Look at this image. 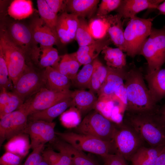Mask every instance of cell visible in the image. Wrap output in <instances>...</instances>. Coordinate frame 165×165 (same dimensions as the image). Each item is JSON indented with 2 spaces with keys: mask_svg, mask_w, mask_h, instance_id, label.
I'll return each instance as SVG.
<instances>
[{
  "mask_svg": "<svg viewBox=\"0 0 165 165\" xmlns=\"http://www.w3.org/2000/svg\"><path fill=\"white\" fill-rule=\"evenodd\" d=\"M144 79L141 68L132 63L128 65L124 80L127 94L126 112L138 113L158 110L160 107L153 100Z\"/></svg>",
  "mask_w": 165,
  "mask_h": 165,
  "instance_id": "6da1fadb",
  "label": "cell"
},
{
  "mask_svg": "<svg viewBox=\"0 0 165 165\" xmlns=\"http://www.w3.org/2000/svg\"><path fill=\"white\" fill-rule=\"evenodd\" d=\"M158 111L138 113L126 112L124 121L151 147L165 145V127Z\"/></svg>",
  "mask_w": 165,
  "mask_h": 165,
  "instance_id": "7a4b0ae2",
  "label": "cell"
},
{
  "mask_svg": "<svg viewBox=\"0 0 165 165\" xmlns=\"http://www.w3.org/2000/svg\"><path fill=\"white\" fill-rule=\"evenodd\" d=\"M1 30L24 53L26 64L32 65L40 51L28 25L22 22L6 20Z\"/></svg>",
  "mask_w": 165,
  "mask_h": 165,
  "instance_id": "3957f363",
  "label": "cell"
},
{
  "mask_svg": "<svg viewBox=\"0 0 165 165\" xmlns=\"http://www.w3.org/2000/svg\"><path fill=\"white\" fill-rule=\"evenodd\" d=\"M55 134L60 139L83 152L98 155L102 157L109 154L117 153L114 142L72 132H55Z\"/></svg>",
  "mask_w": 165,
  "mask_h": 165,
  "instance_id": "277c9868",
  "label": "cell"
},
{
  "mask_svg": "<svg viewBox=\"0 0 165 165\" xmlns=\"http://www.w3.org/2000/svg\"><path fill=\"white\" fill-rule=\"evenodd\" d=\"M139 55H142L147 61V74L152 73L161 68L165 63V26L160 29L152 28Z\"/></svg>",
  "mask_w": 165,
  "mask_h": 165,
  "instance_id": "5b68a950",
  "label": "cell"
},
{
  "mask_svg": "<svg viewBox=\"0 0 165 165\" xmlns=\"http://www.w3.org/2000/svg\"><path fill=\"white\" fill-rule=\"evenodd\" d=\"M153 19L136 16L129 20L124 30L127 55L133 58L139 55L143 43L151 34Z\"/></svg>",
  "mask_w": 165,
  "mask_h": 165,
  "instance_id": "8992f818",
  "label": "cell"
},
{
  "mask_svg": "<svg viewBox=\"0 0 165 165\" xmlns=\"http://www.w3.org/2000/svg\"><path fill=\"white\" fill-rule=\"evenodd\" d=\"M117 124L96 110L87 115L75 129V132L113 142Z\"/></svg>",
  "mask_w": 165,
  "mask_h": 165,
  "instance_id": "52a82bcc",
  "label": "cell"
},
{
  "mask_svg": "<svg viewBox=\"0 0 165 165\" xmlns=\"http://www.w3.org/2000/svg\"><path fill=\"white\" fill-rule=\"evenodd\" d=\"M45 69L27 64L13 86L12 92L24 102L42 89L46 87Z\"/></svg>",
  "mask_w": 165,
  "mask_h": 165,
  "instance_id": "ba28073f",
  "label": "cell"
},
{
  "mask_svg": "<svg viewBox=\"0 0 165 165\" xmlns=\"http://www.w3.org/2000/svg\"><path fill=\"white\" fill-rule=\"evenodd\" d=\"M113 142L117 153L130 161L138 150L143 146L144 141L134 128L124 122L117 124Z\"/></svg>",
  "mask_w": 165,
  "mask_h": 165,
  "instance_id": "9c48e42d",
  "label": "cell"
},
{
  "mask_svg": "<svg viewBox=\"0 0 165 165\" xmlns=\"http://www.w3.org/2000/svg\"><path fill=\"white\" fill-rule=\"evenodd\" d=\"M0 50L4 56L14 86L26 66L24 55L1 30Z\"/></svg>",
  "mask_w": 165,
  "mask_h": 165,
  "instance_id": "30bf717a",
  "label": "cell"
},
{
  "mask_svg": "<svg viewBox=\"0 0 165 165\" xmlns=\"http://www.w3.org/2000/svg\"><path fill=\"white\" fill-rule=\"evenodd\" d=\"M28 114L23 104L19 109L0 119V145L6 140L24 134L28 120Z\"/></svg>",
  "mask_w": 165,
  "mask_h": 165,
  "instance_id": "8fae6325",
  "label": "cell"
},
{
  "mask_svg": "<svg viewBox=\"0 0 165 165\" xmlns=\"http://www.w3.org/2000/svg\"><path fill=\"white\" fill-rule=\"evenodd\" d=\"M72 92L70 90L54 91L44 87L26 100L23 104L29 116L71 97Z\"/></svg>",
  "mask_w": 165,
  "mask_h": 165,
  "instance_id": "7c38bea8",
  "label": "cell"
},
{
  "mask_svg": "<svg viewBox=\"0 0 165 165\" xmlns=\"http://www.w3.org/2000/svg\"><path fill=\"white\" fill-rule=\"evenodd\" d=\"M56 123L41 120L28 122L24 133L31 139L30 148L33 150L42 144L51 143L56 138L54 128Z\"/></svg>",
  "mask_w": 165,
  "mask_h": 165,
  "instance_id": "4fadbf2b",
  "label": "cell"
},
{
  "mask_svg": "<svg viewBox=\"0 0 165 165\" xmlns=\"http://www.w3.org/2000/svg\"><path fill=\"white\" fill-rule=\"evenodd\" d=\"M108 68L106 77L97 94L98 99H110L112 98L116 91L124 83V81L128 65H127L121 69L108 66Z\"/></svg>",
  "mask_w": 165,
  "mask_h": 165,
  "instance_id": "5bb4252c",
  "label": "cell"
},
{
  "mask_svg": "<svg viewBox=\"0 0 165 165\" xmlns=\"http://www.w3.org/2000/svg\"><path fill=\"white\" fill-rule=\"evenodd\" d=\"M35 41L39 46H53L60 40L38 16L33 18L28 25Z\"/></svg>",
  "mask_w": 165,
  "mask_h": 165,
  "instance_id": "9a60e30c",
  "label": "cell"
},
{
  "mask_svg": "<svg viewBox=\"0 0 165 165\" xmlns=\"http://www.w3.org/2000/svg\"><path fill=\"white\" fill-rule=\"evenodd\" d=\"M163 0H121L116 10L123 18L129 20L136 16L138 13L146 9H156Z\"/></svg>",
  "mask_w": 165,
  "mask_h": 165,
  "instance_id": "2e32d148",
  "label": "cell"
},
{
  "mask_svg": "<svg viewBox=\"0 0 165 165\" xmlns=\"http://www.w3.org/2000/svg\"><path fill=\"white\" fill-rule=\"evenodd\" d=\"M112 43L108 36H106L102 38L95 40L91 44L79 47L76 52L72 53L81 65H85L92 63L97 58L104 48L109 46Z\"/></svg>",
  "mask_w": 165,
  "mask_h": 165,
  "instance_id": "e0dca14e",
  "label": "cell"
},
{
  "mask_svg": "<svg viewBox=\"0 0 165 165\" xmlns=\"http://www.w3.org/2000/svg\"><path fill=\"white\" fill-rule=\"evenodd\" d=\"M107 26V34L111 42L117 48L126 52L124 30L121 16L117 13L101 17Z\"/></svg>",
  "mask_w": 165,
  "mask_h": 165,
  "instance_id": "ac0fdd59",
  "label": "cell"
},
{
  "mask_svg": "<svg viewBox=\"0 0 165 165\" xmlns=\"http://www.w3.org/2000/svg\"><path fill=\"white\" fill-rule=\"evenodd\" d=\"M148 88L154 101L158 103L165 97V68L145 75Z\"/></svg>",
  "mask_w": 165,
  "mask_h": 165,
  "instance_id": "d6986e66",
  "label": "cell"
},
{
  "mask_svg": "<svg viewBox=\"0 0 165 165\" xmlns=\"http://www.w3.org/2000/svg\"><path fill=\"white\" fill-rule=\"evenodd\" d=\"M73 106L72 97L68 98L46 109L35 112L28 117L29 121L41 120L51 122L68 108Z\"/></svg>",
  "mask_w": 165,
  "mask_h": 165,
  "instance_id": "ffe728a7",
  "label": "cell"
},
{
  "mask_svg": "<svg viewBox=\"0 0 165 165\" xmlns=\"http://www.w3.org/2000/svg\"><path fill=\"white\" fill-rule=\"evenodd\" d=\"M65 12H68L78 17L91 16L96 10L99 0H66Z\"/></svg>",
  "mask_w": 165,
  "mask_h": 165,
  "instance_id": "44dd1931",
  "label": "cell"
},
{
  "mask_svg": "<svg viewBox=\"0 0 165 165\" xmlns=\"http://www.w3.org/2000/svg\"><path fill=\"white\" fill-rule=\"evenodd\" d=\"M71 97L73 106L77 108L82 115L94 109L98 100V97L94 93L85 90L73 91Z\"/></svg>",
  "mask_w": 165,
  "mask_h": 165,
  "instance_id": "7402d4cb",
  "label": "cell"
},
{
  "mask_svg": "<svg viewBox=\"0 0 165 165\" xmlns=\"http://www.w3.org/2000/svg\"><path fill=\"white\" fill-rule=\"evenodd\" d=\"M46 88L57 91L69 90L72 85L71 80L67 76L52 67L45 69Z\"/></svg>",
  "mask_w": 165,
  "mask_h": 165,
  "instance_id": "603a6c76",
  "label": "cell"
},
{
  "mask_svg": "<svg viewBox=\"0 0 165 165\" xmlns=\"http://www.w3.org/2000/svg\"><path fill=\"white\" fill-rule=\"evenodd\" d=\"M57 149L65 151L71 157L74 165H99L83 152L79 150L68 143L57 138L53 143Z\"/></svg>",
  "mask_w": 165,
  "mask_h": 165,
  "instance_id": "cb8c5ba5",
  "label": "cell"
},
{
  "mask_svg": "<svg viewBox=\"0 0 165 165\" xmlns=\"http://www.w3.org/2000/svg\"><path fill=\"white\" fill-rule=\"evenodd\" d=\"M164 145L156 147H141L131 157L130 161L132 165H155L157 159Z\"/></svg>",
  "mask_w": 165,
  "mask_h": 165,
  "instance_id": "d4e9b609",
  "label": "cell"
},
{
  "mask_svg": "<svg viewBox=\"0 0 165 165\" xmlns=\"http://www.w3.org/2000/svg\"><path fill=\"white\" fill-rule=\"evenodd\" d=\"M39 47L40 51L33 66L44 69L48 67H53L58 62L60 57L56 48L53 46Z\"/></svg>",
  "mask_w": 165,
  "mask_h": 165,
  "instance_id": "484cf974",
  "label": "cell"
},
{
  "mask_svg": "<svg viewBox=\"0 0 165 165\" xmlns=\"http://www.w3.org/2000/svg\"><path fill=\"white\" fill-rule=\"evenodd\" d=\"M32 3L29 0H15L10 4L8 9V15L14 20L25 19L33 13Z\"/></svg>",
  "mask_w": 165,
  "mask_h": 165,
  "instance_id": "4316f807",
  "label": "cell"
},
{
  "mask_svg": "<svg viewBox=\"0 0 165 165\" xmlns=\"http://www.w3.org/2000/svg\"><path fill=\"white\" fill-rule=\"evenodd\" d=\"M81 65L72 53L66 54L62 56L58 63L53 68L58 71L71 80L77 74Z\"/></svg>",
  "mask_w": 165,
  "mask_h": 165,
  "instance_id": "83f0119b",
  "label": "cell"
},
{
  "mask_svg": "<svg viewBox=\"0 0 165 165\" xmlns=\"http://www.w3.org/2000/svg\"><path fill=\"white\" fill-rule=\"evenodd\" d=\"M119 48H113L106 46L101 53L104 56L107 66L113 68L121 69L127 65V54Z\"/></svg>",
  "mask_w": 165,
  "mask_h": 165,
  "instance_id": "f1b7e54d",
  "label": "cell"
},
{
  "mask_svg": "<svg viewBox=\"0 0 165 165\" xmlns=\"http://www.w3.org/2000/svg\"><path fill=\"white\" fill-rule=\"evenodd\" d=\"M93 63L94 70L89 89L94 94H98L106 77L108 68L97 58Z\"/></svg>",
  "mask_w": 165,
  "mask_h": 165,
  "instance_id": "f546056e",
  "label": "cell"
},
{
  "mask_svg": "<svg viewBox=\"0 0 165 165\" xmlns=\"http://www.w3.org/2000/svg\"><path fill=\"white\" fill-rule=\"evenodd\" d=\"M37 3L40 18L46 25L58 37L56 31V25L58 16L51 10L46 0H37Z\"/></svg>",
  "mask_w": 165,
  "mask_h": 165,
  "instance_id": "4dcf8cb0",
  "label": "cell"
},
{
  "mask_svg": "<svg viewBox=\"0 0 165 165\" xmlns=\"http://www.w3.org/2000/svg\"><path fill=\"white\" fill-rule=\"evenodd\" d=\"M94 70L93 62L85 65L71 80L72 85L79 90L89 89Z\"/></svg>",
  "mask_w": 165,
  "mask_h": 165,
  "instance_id": "1f68e13d",
  "label": "cell"
},
{
  "mask_svg": "<svg viewBox=\"0 0 165 165\" xmlns=\"http://www.w3.org/2000/svg\"><path fill=\"white\" fill-rule=\"evenodd\" d=\"M78 27L75 38L79 47L86 46L93 43L95 39L90 30L88 24L84 18L79 17Z\"/></svg>",
  "mask_w": 165,
  "mask_h": 165,
  "instance_id": "d6a6232c",
  "label": "cell"
},
{
  "mask_svg": "<svg viewBox=\"0 0 165 165\" xmlns=\"http://www.w3.org/2000/svg\"><path fill=\"white\" fill-rule=\"evenodd\" d=\"M81 115L77 108L72 106L61 115L60 120L66 127H76L81 122Z\"/></svg>",
  "mask_w": 165,
  "mask_h": 165,
  "instance_id": "836d02e7",
  "label": "cell"
},
{
  "mask_svg": "<svg viewBox=\"0 0 165 165\" xmlns=\"http://www.w3.org/2000/svg\"><path fill=\"white\" fill-rule=\"evenodd\" d=\"M90 32L94 39L102 38L107 34L106 24L102 17L97 16L88 24Z\"/></svg>",
  "mask_w": 165,
  "mask_h": 165,
  "instance_id": "e575fe53",
  "label": "cell"
},
{
  "mask_svg": "<svg viewBox=\"0 0 165 165\" xmlns=\"http://www.w3.org/2000/svg\"><path fill=\"white\" fill-rule=\"evenodd\" d=\"M13 85L9 74V71L4 56L0 50V88L7 90H13Z\"/></svg>",
  "mask_w": 165,
  "mask_h": 165,
  "instance_id": "d590c367",
  "label": "cell"
},
{
  "mask_svg": "<svg viewBox=\"0 0 165 165\" xmlns=\"http://www.w3.org/2000/svg\"><path fill=\"white\" fill-rule=\"evenodd\" d=\"M59 17L64 23L72 40L75 38L76 31L78 27L79 18L74 14L63 12Z\"/></svg>",
  "mask_w": 165,
  "mask_h": 165,
  "instance_id": "8d00e7d4",
  "label": "cell"
},
{
  "mask_svg": "<svg viewBox=\"0 0 165 165\" xmlns=\"http://www.w3.org/2000/svg\"><path fill=\"white\" fill-rule=\"evenodd\" d=\"M121 0H102L97 9V16L103 17L112 11L116 10L120 5Z\"/></svg>",
  "mask_w": 165,
  "mask_h": 165,
  "instance_id": "74e56055",
  "label": "cell"
},
{
  "mask_svg": "<svg viewBox=\"0 0 165 165\" xmlns=\"http://www.w3.org/2000/svg\"><path fill=\"white\" fill-rule=\"evenodd\" d=\"M24 103L17 95L11 92L8 102L3 109L0 111V118L19 109Z\"/></svg>",
  "mask_w": 165,
  "mask_h": 165,
  "instance_id": "f35d334b",
  "label": "cell"
},
{
  "mask_svg": "<svg viewBox=\"0 0 165 165\" xmlns=\"http://www.w3.org/2000/svg\"><path fill=\"white\" fill-rule=\"evenodd\" d=\"M45 145H41L33 149L23 165H39L42 159Z\"/></svg>",
  "mask_w": 165,
  "mask_h": 165,
  "instance_id": "ab89813d",
  "label": "cell"
},
{
  "mask_svg": "<svg viewBox=\"0 0 165 165\" xmlns=\"http://www.w3.org/2000/svg\"><path fill=\"white\" fill-rule=\"evenodd\" d=\"M56 31L60 41L62 43L67 44L72 41L64 23L59 16L56 25Z\"/></svg>",
  "mask_w": 165,
  "mask_h": 165,
  "instance_id": "60d3db41",
  "label": "cell"
},
{
  "mask_svg": "<svg viewBox=\"0 0 165 165\" xmlns=\"http://www.w3.org/2000/svg\"><path fill=\"white\" fill-rule=\"evenodd\" d=\"M23 158L9 152H6L0 158V165H21Z\"/></svg>",
  "mask_w": 165,
  "mask_h": 165,
  "instance_id": "b9f144b4",
  "label": "cell"
},
{
  "mask_svg": "<svg viewBox=\"0 0 165 165\" xmlns=\"http://www.w3.org/2000/svg\"><path fill=\"white\" fill-rule=\"evenodd\" d=\"M102 157L105 165H128L124 158L118 153L109 154Z\"/></svg>",
  "mask_w": 165,
  "mask_h": 165,
  "instance_id": "7bdbcfd3",
  "label": "cell"
},
{
  "mask_svg": "<svg viewBox=\"0 0 165 165\" xmlns=\"http://www.w3.org/2000/svg\"><path fill=\"white\" fill-rule=\"evenodd\" d=\"M113 97L118 100L121 105L124 106L125 109L127 103V94L124 83L120 86L116 91Z\"/></svg>",
  "mask_w": 165,
  "mask_h": 165,
  "instance_id": "ee69618b",
  "label": "cell"
},
{
  "mask_svg": "<svg viewBox=\"0 0 165 165\" xmlns=\"http://www.w3.org/2000/svg\"><path fill=\"white\" fill-rule=\"evenodd\" d=\"M51 10L55 13L61 11H65L66 4L65 0H46Z\"/></svg>",
  "mask_w": 165,
  "mask_h": 165,
  "instance_id": "f6af8a7d",
  "label": "cell"
},
{
  "mask_svg": "<svg viewBox=\"0 0 165 165\" xmlns=\"http://www.w3.org/2000/svg\"><path fill=\"white\" fill-rule=\"evenodd\" d=\"M57 150L61 156L58 162L55 165H74L71 157L65 151L61 149Z\"/></svg>",
  "mask_w": 165,
  "mask_h": 165,
  "instance_id": "bcb514c9",
  "label": "cell"
},
{
  "mask_svg": "<svg viewBox=\"0 0 165 165\" xmlns=\"http://www.w3.org/2000/svg\"><path fill=\"white\" fill-rule=\"evenodd\" d=\"M0 111L2 110L8 102L11 92H9L4 88L0 90Z\"/></svg>",
  "mask_w": 165,
  "mask_h": 165,
  "instance_id": "7dc6e473",
  "label": "cell"
},
{
  "mask_svg": "<svg viewBox=\"0 0 165 165\" xmlns=\"http://www.w3.org/2000/svg\"><path fill=\"white\" fill-rule=\"evenodd\" d=\"M155 165H165V145L159 154Z\"/></svg>",
  "mask_w": 165,
  "mask_h": 165,
  "instance_id": "c3c4849f",
  "label": "cell"
},
{
  "mask_svg": "<svg viewBox=\"0 0 165 165\" xmlns=\"http://www.w3.org/2000/svg\"><path fill=\"white\" fill-rule=\"evenodd\" d=\"M158 113L165 127V103L162 106L160 107L158 111Z\"/></svg>",
  "mask_w": 165,
  "mask_h": 165,
  "instance_id": "681fc988",
  "label": "cell"
},
{
  "mask_svg": "<svg viewBox=\"0 0 165 165\" xmlns=\"http://www.w3.org/2000/svg\"><path fill=\"white\" fill-rule=\"evenodd\" d=\"M156 9L159 11V15H165V0L159 5Z\"/></svg>",
  "mask_w": 165,
  "mask_h": 165,
  "instance_id": "f907efd6",
  "label": "cell"
},
{
  "mask_svg": "<svg viewBox=\"0 0 165 165\" xmlns=\"http://www.w3.org/2000/svg\"><path fill=\"white\" fill-rule=\"evenodd\" d=\"M39 165H49L47 161L42 157L41 161Z\"/></svg>",
  "mask_w": 165,
  "mask_h": 165,
  "instance_id": "816d5d0a",
  "label": "cell"
}]
</instances>
